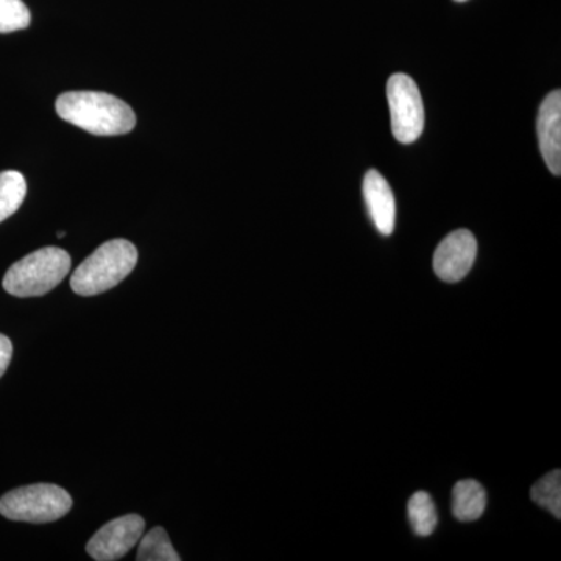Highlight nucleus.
<instances>
[{
  "label": "nucleus",
  "mask_w": 561,
  "mask_h": 561,
  "mask_svg": "<svg viewBox=\"0 0 561 561\" xmlns=\"http://www.w3.org/2000/svg\"><path fill=\"white\" fill-rule=\"evenodd\" d=\"M68 251L46 247L11 265L3 276V289L13 297H43L54 290L70 271Z\"/></svg>",
  "instance_id": "obj_3"
},
{
  "label": "nucleus",
  "mask_w": 561,
  "mask_h": 561,
  "mask_svg": "<svg viewBox=\"0 0 561 561\" xmlns=\"http://www.w3.org/2000/svg\"><path fill=\"white\" fill-rule=\"evenodd\" d=\"M138 250L125 239H114L99 247L81 262L70 278V287L81 297L103 294L122 283L136 267Z\"/></svg>",
  "instance_id": "obj_2"
},
{
  "label": "nucleus",
  "mask_w": 561,
  "mask_h": 561,
  "mask_svg": "<svg viewBox=\"0 0 561 561\" xmlns=\"http://www.w3.org/2000/svg\"><path fill=\"white\" fill-rule=\"evenodd\" d=\"M31 21V11L22 0H0V33L24 31Z\"/></svg>",
  "instance_id": "obj_15"
},
{
  "label": "nucleus",
  "mask_w": 561,
  "mask_h": 561,
  "mask_svg": "<svg viewBox=\"0 0 561 561\" xmlns=\"http://www.w3.org/2000/svg\"><path fill=\"white\" fill-rule=\"evenodd\" d=\"M138 561H180L179 552L173 549L168 531L162 527H154L149 534L140 537Z\"/></svg>",
  "instance_id": "obj_13"
},
{
  "label": "nucleus",
  "mask_w": 561,
  "mask_h": 561,
  "mask_svg": "<svg viewBox=\"0 0 561 561\" xmlns=\"http://www.w3.org/2000/svg\"><path fill=\"white\" fill-rule=\"evenodd\" d=\"M72 508L68 491L51 483H36L7 493L0 500V513L11 522L46 524L57 522Z\"/></svg>",
  "instance_id": "obj_4"
},
{
  "label": "nucleus",
  "mask_w": 561,
  "mask_h": 561,
  "mask_svg": "<svg viewBox=\"0 0 561 561\" xmlns=\"http://www.w3.org/2000/svg\"><path fill=\"white\" fill-rule=\"evenodd\" d=\"M456 2H467V0H456Z\"/></svg>",
  "instance_id": "obj_17"
},
{
  "label": "nucleus",
  "mask_w": 561,
  "mask_h": 561,
  "mask_svg": "<svg viewBox=\"0 0 561 561\" xmlns=\"http://www.w3.org/2000/svg\"><path fill=\"white\" fill-rule=\"evenodd\" d=\"M387 99L394 139L401 144L419 140L424 130V106L415 80L405 73H394L387 81Z\"/></svg>",
  "instance_id": "obj_5"
},
{
  "label": "nucleus",
  "mask_w": 561,
  "mask_h": 561,
  "mask_svg": "<svg viewBox=\"0 0 561 561\" xmlns=\"http://www.w3.org/2000/svg\"><path fill=\"white\" fill-rule=\"evenodd\" d=\"M409 522L419 537H430L438 524V513L434 501L426 491H416L408 505Z\"/></svg>",
  "instance_id": "obj_12"
},
{
  "label": "nucleus",
  "mask_w": 561,
  "mask_h": 561,
  "mask_svg": "<svg viewBox=\"0 0 561 561\" xmlns=\"http://www.w3.org/2000/svg\"><path fill=\"white\" fill-rule=\"evenodd\" d=\"M538 140L546 165L553 175L561 173V92L552 91L541 103L537 121Z\"/></svg>",
  "instance_id": "obj_8"
},
{
  "label": "nucleus",
  "mask_w": 561,
  "mask_h": 561,
  "mask_svg": "<svg viewBox=\"0 0 561 561\" xmlns=\"http://www.w3.org/2000/svg\"><path fill=\"white\" fill-rule=\"evenodd\" d=\"M535 504L552 513L557 519L561 516V471L556 470L546 474L530 490Z\"/></svg>",
  "instance_id": "obj_14"
},
{
  "label": "nucleus",
  "mask_w": 561,
  "mask_h": 561,
  "mask_svg": "<svg viewBox=\"0 0 561 561\" xmlns=\"http://www.w3.org/2000/svg\"><path fill=\"white\" fill-rule=\"evenodd\" d=\"M55 108L62 121L95 136L125 135L136 125L135 111L128 103L106 92H65Z\"/></svg>",
  "instance_id": "obj_1"
},
{
  "label": "nucleus",
  "mask_w": 561,
  "mask_h": 561,
  "mask_svg": "<svg viewBox=\"0 0 561 561\" xmlns=\"http://www.w3.org/2000/svg\"><path fill=\"white\" fill-rule=\"evenodd\" d=\"M478 254V242L468 230L446 236L434 254V271L445 283H459L470 273Z\"/></svg>",
  "instance_id": "obj_7"
},
{
  "label": "nucleus",
  "mask_w": 561,
  "mask_h": 561,
  "mask_svg": "<svg viewBox=\"0 0 561 561\" xmlns=\"http://www.w3.org/2000/svg\"><path fill=\"white\" fill-rule=\"evenodd\" d=\"M25 195L27 183L21 172H0V224L21 208Z\"/></svg>",
  "instance_id": "obj_11"
},
{
  "label": "nucleus",
  "mask_w": 561,
  "mask_h": 561,
  "mask_svg": "<svg viewBox=\"0 0 561 561\" xmlns=\"http://www.w3.org/2000/svg\"><path fill=\"white\" fill-rule=\"evenodd\" d=\"M364 197L378 231L383 236H390L394 230L397 205L390 184L378 171H370L365 175Z\"/></svg>",
  "instance_id": "obj_9"
},
{
  "label": "nucleus",
  "mask_w": 561,
  "mask_h": 561,
  "mask_svg": "<svg viewBox=\"0 0 561 561\" xmlns=\"http://www.w3.org/2000/svg\"><path fill=\"white\" fill-rule=\"evenodd\" d=\"M146 529L139 515H125L103 526L88 542L87 551L98 561H116L138 545Z\"/></svg>",
  "instance_id": "obj_6"
},
{
  "label": "nucleus",
  "mask_w": 561,
  "mask_h": 561,
  "mask_svg": "<svg viewBox=\"0 0 561 561\" xmlns=\"http://www.w3.org/2000/svg\"><path fill=\"white\" fill-rule=\"evenodd\" d=\"M486 507V493L481 483L465 479L453 490V513L459 522L470 523L481 518Z\"/></svg>",
  "instance_id": "obj_10"
},
{
  "label": "nucleus",
  "mask_w": 561,
  "mask_h": 561,
  "mask_svg": "<svg viewBox=\"0 0 561 561\" xmlns=\"http://www.w3.org/2000/svg\"><path fill=\"white\" fill-rule=\"evenodd\" d=\"M11 356H13V345L7 335L0 334V378L9 368Z\"/></svg>",
  "instance_id": "obj_16"
}]
</instances>
